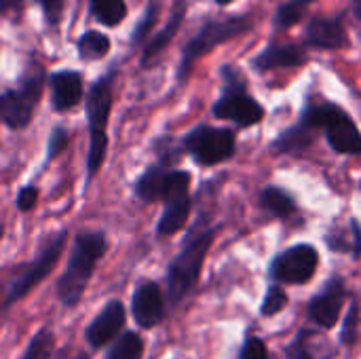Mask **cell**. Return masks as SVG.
Masks as SVG:
<instances>
[{"label": "cell", "mask_w": 361, "mask_h": 359, "mask_svg": "<svg viewBox=\"0 0 361 359\" xmlns=\"http://www.w3.org/2000/svg\"><path fill=\"white\" fill-rule=\"evenodd\" d=\"M74 359H89V358H87V355H76Z\"/></svg>", "instance_id": "cell-38"}, {"label": "cell", "mask_w": 361, "mask_h": 359, "mask_svg": "<svg viewBox=\"0 0 361 359\" xmlns=\"http://www.w3.org/2000/svg\"><path fill=\"white\" fill-rule=\"evenodd\" d=\"M63 243H66V233H59L57 237H53L42 248V252L38 254V258L11 284V290L6 294V305H13V303L21 300L32 288H36L53 271V267L57 264V260L61 256Z\"/></svg>", "instance_id": "cell-8"}, {"label": "cell", "mask_w": 361, "mask_h": 359, "mask_svg": "<svg viewBox=\"0 0 361 359\" xmlns=\"http://www.w3.org/2000/svg\"><path fill=\"white\" fill-rule=\"evenodd\" d=\"M38 2L42 4V8H44L47 17H49L51 21H57V19H59V15H61V6H63V0H38Z\"/></svg>", "instance_id": "cell-33"}, {"label": "cell", "mask_w": 361, "mask_h": 359, "mask_svg": "<svg viewBox=\"0 0 361 359\" xmlns=\"http://www.w3.org/2000/svg\"><path fill=\"white\" fill-rule=\"evenodd\" d=\"M110 51V40L102 32H87L78 40V55L87 61L99 59Z\"/></svg>", "instance_id": "cell-22"}, {"label": "cell", "mask_w": 361, "mask_h": 359, "mask_svg": "<svg viewBox=\"0 0 361 359\" xmlns=\"http://www.w3.org/2000/svg\"><path fill=\"white\" fill-rule=\"evenodd\" d=\"M152 21H154V8L152 11H148V15L144 17V23L137 28V32H135V40H140V38H144V34H146V30L152 25Z\"/></svg>", "instance_id": "cell-34"}, {"label": "cell", "mask_w": 361, "mask_h": 359, "mask_svg": "<svg viewBox=\"0 0 361 359\" xmlns=\"http://www.w3.org/2000/svg\"><path fill=\"white\" fill-rule=\"evenodd\" d=\"M104 252H106V239L102 233H85V235L76 237L66 273L61 275V279L57 284L59 300L66 307H74L80 300V296L93 275V269H95L97 260L104 256Z\"/></svg>", "instance_id": "cell-1"}, {"label": "cell", "mask_w": 361, "mask_h": 359, "mask_svg": "<svg viewBox=\"0 0 361 359\" xmlns=\"http://www.w3.org/2000/svg\"><path fill=\"white\" fill-rule=\"evenodd\" d=\"M302 121L307 127H324L328 131V140L334 150L345 152V154L361 152L360 129L349 118V114L343 112L338 106H334V104L311 106Z\"/></svg>", "instance_id": "cell-4"}, {"label": "cell", "mask_w": 361, "mask_h": 359, "mask_svg": "<svg viewBox=\"0 0 361 359\" xmlns=\"http://www.w3.org/2000/svg\"><path fill=\"white\" fill-rule=\"evenodd\" d=\"M182 17H184V6L180 4V6H178V11L171 15L169 23H167V25H165V28H163V30H161L152 40H150V42H148V47H146V51H144V59H142L144 63H148L152 57H157V55L167 47V42L171 40V36L178 32V28H180V23H182Z\"/></svg>", "instance_id": "cell-20"}, {"label": "cell", "mask_w": 361, "mask_h": 359, "mask_svg": "<svg viewBox=\"0 0 361 359\" xmlns=\"http://www.w3.org/2000/svg\"><path fill=\"white\" fill-rule=\"evenodd\" d=\"M131 311L142 328H154L165 317V300L157 284H144L135 290L131 300Z\"/></svg>", "instance_id": "cell-13"}, {"label": "cell", "mask_w": 361, "mask_h": 359, "mask_svg": "<svg viewBox=\"0 0 361 359\" xmlns=\"http://www.w3.org/2000/svg\"><path fill=\"white\" fill-rule=\"evenodd\" d=\"M188 184H190V176L186 171L167 174L165 190H163V199L167 201V205L159 220V235H173L186 224L190 214Z\"/></svg>", "instance_id": "cell-6"}, {"label": "cell", "mask_w": 361, "mask_h": 359, "mask_svg": "<svg viewBox=\"0 0 361 359\" xmlns=\"http://www.w3.org/2000/svg\"><path fill=\"white\" fill-rule=\"evenodd\" d=\"M91 8L93 15L106 25H118L127 15V6L123 0H91Z\"/></svg>", "instance_id": "cell-23"}, {"label": "cell", "mask_w": 361, "mask_h": 359, "mask_svg": "<svg viewBox=\"0 0 361 359\" xmlns=\"http://www.w3.org/2000/svg\"><path fill=\"white\" fill-rule=\"evenodd\" d=\"M112 78L114 72H110L106 78L97 80L89 93L87 99V116H89V129H91V148H89V159H87V169L89 176H95L104 163L106 154V125L112 108Z\"/></svg>", "instance_id": "cell-2"}, {"label": "cell", "mask_w": 361, "mask_h": 359, "mask_svg": "<svg viewBox=\"0 0 361 359\" xmlns=\"http://www.w3.org/2000/svg\"><path fill=\"white\" fill-rule=\"evenodd\" d=\"M212 241H214V231H205L203 235L190 239L171 262L167 286H169V298L173 303H180L195 288Z\"/></svg>", "instance_id": "cell-3"}, {"label": "cell", "mask_w": 361, "mask_h": 359, "mask_svg": "<svg viewBox=\"0 0 361 359\" xmlns=\"http://www.w3.org/2000/svg\"><path fill=\"white\" fill-rule=\"evenodd\" d=\"M286 305H288L286 292H283L281 288L273 286V288L267 292V296H264V303H262V307H260V313L267 315V317H271V315H277Z\"/></svg>", "instance_id": "cell-27"}, {"label": "cell", "mask_w": 361, "mask_h": 359, "mask_svg": "<svg viewBox=\"0 0 361 359\" xmlns=\"http://www.w3.org/2000/svg\"><path fill=\"white\" fill-rule=\"evenodd\" d=\"M298 2H302V4H309V2H313V0H298Z\"/></svg>", "instance_id": "cell-37"}, {"label": "cell", "mask_w": 361, "mask_h": 359, "mask_svg": "<svg viewBox=\"0 0 361 359\" xmlns=\"http://www.w3.org/2000/svg\"><path fill=\"white\" fill-rule=\"evenodd\" d=\"M40 89H42V78L40 74L34 76V80L30 78L21 91H8L4 95H0V118L13 127V129H21L30 123L34 106L40 97Z\"/></svg>", "instance_id": "cell-10"}, {"label": "cell", "mask_w": 361, "mask_h": 359, "mask_svg": "<svg viewBox=\"0 0 361 359\" xmlns=\"http://www.w3.org/2000/svg\"><path fill=\"white\" fill-rule=\"evenodd\" d=\"M317 264H319L317 250L313 245L302 243V245H294V248L286 250L283 254H279L273 260L271 275L275 281L300 286V284H307L315 275Z\"/></svg>", "instance_id": "cell-7"}, {"label": "cell", "mask_w": 361, "mask_h": 359, "mask_svg": "<svg viewBox=\"0 0 361 359\" xmlns=\"http://www.w3.org/2000/svg\"><path fill=\"white\" fill-rule=\"evenodd\" d=\"M53 347H55V339L51 330H40L27 345L21 359H49L53 353Z\"/></svg>", "instance_id": "cell-25"}, {"label": "cell", "mask_w": 361, "mask_h": 359, "mask_svg": "<svg viewBox=\"0 0 361 359\" xmlns=\"http://www.w3.org/2000/svg\"><path fill=\"white\" fill-rule=\"evenodd\" d=\"M305 61L302 49L296 44H281V47H269L258 59L256 66L262 70H275V68H294Z\"/></svg>", "instance_id": "cell-18"}, {"label": "cell", "mask_w": 361, "mask_h": 359, "mask_svg": "<svg viewBox=\"0 0 361 359\" xmlns=\"http://www.w3.org/2000/svg\"><path fill=\"white\" fill-rule=\"evenodd\" d=\"M216 116L226 118V121H235L237 125L243 127H252L262 118V108L260 104H256V99H252L245 91L233 87L214 108Z\"/></svg>", "instance_id": "cell-11"}, {"label": "cell", "mask_w": 361, "mask_h": 359, "mask_svg": "<svg viewBox=\"0 0 361 359\" xmlns=\"http://www.w3.org/2000/svg\"><path fill=\"white\" fill-rule=\"evenodd\" d=\"M80 97H82V78L78 72L61 70L51 74V99L55 110L59 112L70 110L72 106L78 104Z\"/></svg>", "instance_id": "cell-15"}, {"label": "cell", "mask_w": 361, "mask_h": 359, "mask_svg": "<svg viewBox=\"0 0 361 359\" xmlns=\"http://www.w3.org/2000/svg\"><path fill=\"white\" fill-rule=\"evenodd\" d=\"M260 201H262V205H264L269 212H273V214L279 216V218H286V216H290V214L296 209L292 197H290L288 193H283L281 188H275V186H269V188L262 193Z\"/></svg>", "instance_id": "cell-24"}, {"label": "cell", "mask_w": 361, "mask_h": 359, "mask_svg": "<svg viewBox=\"0 0 361 359\" xmlns=\"http://www.w3.org/2000/svg\"><path fill=\"white\" fill-rule=\"evenodd\" d=\"M355 13L361 17V0H355Z\"/></svg>", "instance_id": "cell-36"}, {"label": "cell", "mask_w": 361, "mask_h": 359, "mask_svg": "<svg viewBox=\"0 0 361 359\" xmlns=\"http://www.w3.org/2000/svg\"><path fill=\"white\" fill-rule=\"evenodd\" d=\"M307 129H309L307 125H302V127H298V129H290L288 133H283V135L279 138V142L275 144V148H277L279 152L302 150V148L309 146V142H311V133H309Z\"/></svg>", "instance_id": "cell-26"}, {"label": "cell", "mask_w": 361, "mask_h": 359, "mask_svg": "<svg viewBox=\"0 0 361 359\" xmlns=\"http://www.w3.org/2000/svg\"><path fill=\"white\" fill-rule=\"evenodd\" d=\"M307 38L319 49H341L347 44V32L338 19H313L309 23Z\"/></svg>", "instance_id": "cell-16"}, {"label": "cell", "mask_w": 361, "mask_h": 359, "mask_svg": "<svg viewBox=\"0 0 361 359\" xmlns=\"http://www.w3.org/2000/svg\"><path fill=\"white\" fill-rule=\"evenodd\" d=\"M123 326H125V307L118 300H112L102 309L95 322L87 328V341L93 349H102L121 332Z\"/></svg>", "instance_id": "cell-14"}, {"label": "cell", "mask_w": 361, "mask_h": 359, "mask_svg": "<svg viewBox=\"0 0 361 359\" xmlns=\"http://www.w3.org/2000/svg\"><path fill=\"white\" fill-rule=\"evenodd\" d=\"M355 334H357V305L353 303L349 313L345 315V326H343V334L341 341L345 345H353L355 343Z\"/></svg>", "instance_id": "cell-29"}, {"label": "cell", "mask_w": 361, "mask_h": 359, "mask_svg": "<svg viewBox=\"0 0 361 359\" xmlns=\"http://www.w3.org/2000/svg\"><path fill=\"white\" fill-rule=\"evenodd\" d=\"M144 343L135 332H125L116 339V343L108 349L106 359H142Z\"/></svg>", "instance_id": "cell-21"}, {"label": "cell", "mask_w": 361, "mask_h": 359, "mask_svg": "<svg viewBox=\"0 0 361 359\" xmlns=\"http://www.w3.org/2000/svg\"><path fill=\"white\" fill-rule=\"evenodd\" d=\"M247 28H250V21L243 19V17H231V19H222V21H207V23L201 28V32L186 44L184 57H182V66H180V76L184 78V76L190 72L192 63H195L201 55L209 53V51H212L214 47H218L220 42H226V40L239 36V34L245 32Z\"/></svg>", "instance_id": "cell-5"}, {"label": "cell", "mask_w": 361, "mask_h": 359, "mask_svg": "<svg viewBox=\"0 0 361 359\" xmlns=\"http://www.w3.org/2000/svg\"><path fill=\"white\" fill-rule=\"evenodd\" d=\"M305 6H307V4H302V2H298V0L283 4V6L279 8V13H277V25H279V28H290V25L298 23V21L302 19V15H305Z\"/></svg>", "instance_id": "cell-28"}, {"label": "cell", "mask_w": 361, "mask_h": 359, "mask_svg": "<svg viewBox=\"0 0 361 359\" xmlns=\"http://www.w3.org/2000/svg\"><path fill=\"white\" fill-rule=\"evenodd\" d=\"M66 144H68V133L63 129H55L49 138V157L51 159L57 157L66 148Z\"/></svg>", "instance_id": "cell-31"}, {"label": "cell", "mask_w": 361, "mask_h": 359, "mask_svg": "<svg viewBox=\"0 0 361 359\" xmlns=\"http://www.w3.org/2000/svg\"><path fill=\"white\" fill-rule=\"evenodd\" d=\"M167 174L163 167H150L137 182V195L144 201H157L163 199V190H165V180Z\"/></svg>", "instance_id": "cell-19"}, {"label": "cell", "mask_w": 361, "mask_h": 359, "mask_svg": "<svg viewBox=\"0 0 361 359\" xmlns=\"http://www.w3.org/2000/svg\"><path fill=\"white\" fill-rule=\"evenodd\" d=\"M330 341L315 330H300L292 345V359H330Z\"/></svg>", "instance_id": "cell-17"}, {"label": "cell", "mask_w": 361, "mask_h": 359, "mask_svg": "<svg viewBox=\"0 0 361 359\" xmlns=\"http://www.w3.org/2000/svg\"><path fill=\"white\" fill-rule=\"evenodd\" d=\"M241 359H269L267 345L260 339H247L241 351Z\"/></svg>", "instance_id": "cell-30"}, {"label": "cell", "mask_w": 361, "mask_h": 359, "mask_svg": "<svg viewBox=\"0 0 361 359\" xmlns=\"http://www.w3.org/2000/svg\"><path fill=\"white\" fill-rule=\"evenodd\" d=\"M186 146L201 165H216L233 154L235 135L228 129L199 127L186 138Z\"/></svg>", "instance_id": "cell-9"}, {"label": "cell", "mask_w": 361, "mask_h": 359, "mask_svg": "<svg viewBox=\"0 0 361 359\" xmlns=\"http://www.w3.org/2000/svg\"><path fill=\"white\" fill-rule=\"evenodd\" d=\"M23 0H0V11H8V8H17L21 6Z\"/></svg>", "instance_id": "cell-35"}, {"label": "cell", "mask_w": 361, "mask_h": 359, "mask_svg": "<svg viewBox=\"0 0 361 359\" xmlns=\"http://www.w3.org/2000/svg\"><path fill=\"white\" fill-rule=\"evenodd\" d=\"M220 4H226V2H231V0H218Z\"/></svg>", "instance_id": "cell-39"}, {"label": "cell", "mask_w": 361, "mask_h": 359, "mask_svg": "<svg viewBox=\"0 0 361 359\" xmlns=\"http://www.w3.org/2000/svg\"><path fill=\"white\" fill-rule=\"evenodd\" d=\"M343 303H345V286L341 279H332L309 305V317L330 330L336 322H338V315H341V309H343Z\"/></svg>", "instance_id": "cell-12"}, {"label": "cell", "mask_w": 361, "mask_h": 359, "mask_svg": "<svg viewBox=\"0 0 361 359\" xmlns=\"http://www.w3.org/2000/svg\"><path fill=\"white\" fill-rule=\"evenodd\" d=\"M36 201H38V190H36L34 186H27V188H23V190L19 193V197H17V207H19L21 212H30V209L36 205Z\"/></svg>", "instance_id": "cell-32"}]
</instances>
